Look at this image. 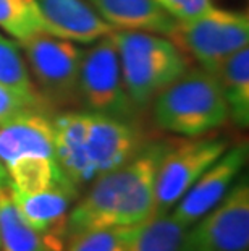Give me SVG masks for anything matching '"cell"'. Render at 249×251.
Listing matches in <instances>:
<instances>
[{
  "label": "cell",
  "instance_id": "obj_13",
  "mask_svg": "<svg viewBox=\"0 0 249 251\" xmlns=\"http://www.w3.org/2000/svg\"><path fill=\"white\" fill-rule=\"evenodd\" d=\"M29 157H55L52 114L33 112L0 126V164Z\"/></svg>",
  "mask_w": 249,
  "mask_h": 251
},
{
  "label": "cell",
  "instance_id": "obj_2",
  "mask_svg": "<svg viewBox=\"0 0 249 251\" xmlns=\"http://www.w3.org/2000/svg\"><path fill=\"white\" fill-rule=\"evenodd\" d=\"M52 126L57 162L79 191L131 161L152 140L141 122L83 109L57 112Z\"/></svg>",
  "mask_w": 249,
  "mask_h": 251
},
{
  "label": "cell",
  "instance_id": "obj_9",
  "mask_svg": "<svg viewBox=\"0 0 249 251\" xmlns=\"http://www.w3.org/2000/svg\"><path fill=\"white\" fill-rule=\"evenodd\" d=\"M191 251H249V183L240 177L219 204L188 228Z\"/></svg>",
  "mask_w": 249,
  "mask_h": 251
},
{
  "label": "cell",
  "instance_id": "obj_16",
  "mask_svg": "<svg viewBox=\"0 0 249 251\" xmlns=\"http://www.w3.org/2000/svg\"><path fill=\"white\" fill-rule=\"evenodd\" d=\"M123 251H191L188 228L170 214L151 217L128 227Z\"/></svg>",
  "mask_w": 249,
  "mask_h": 251
},
{
  "label": "cell",
  "instance_id": "obj_17",
  "mask_svg": "<svg viewBox=\"0 0 249 251\" xmlns=\"http://www.w3.org/2000/svg\"><path fill=\"white\" fill-rule=\"evenodd\" d=\"M224 94L228 119L240 128L249 125V49L243 47L222 63L215 73Z\"/></svg>",
  "mask_w": 249,
  "mask_h": 251
},
{
  "label": "cell",
  "instance_id": "obj_22",
  "mask_svg": "<svg viewBox=\"0 0 249 251\" xmlns=\"http://www.w3.org/2000/svg\"><path fill=\"white\" fill-rule=\"evenodd\" d=\"M154 2L177 21L193 20L214 7L212 0H154Z\"/></svg>",
  "mask_w": 249,
  "mask_h": 251
},
{
  "label": "cell",
  "instance_id": "obj_1",
  "mask_svg": "<svg viewBox=\"0 0 249 251\" xmlns=\"http://www.w3.org/2000/svg\"><path fill=\"white\" fill-rule=\"evenodd\" d=\"M172 141L151 140L136 156L86 186L68 212L63 227L67 247L79 235L126 228L152 217L158 164Z\"/></svg>",
  "mask_w": 249,
  "mask_h": 251
},
{
  "label": "cell",
  "instance_id": "obj_14",
  "mask_svg": "<svg viewBox=\"0 0 249 251\" xmlns=\"http://www.w3.org/2000/svg\"><path fill=\"white\" fill-rule=\"evenodd\" d=\"M113 29L147 31L170 37L177 20L154 0H86Z\"/></svg>",
  "mask_w": 249,
  "mask_h": 251
},
{
  "label": "cell",
  "instance_id": "obj_15",
  "mask_svg": "<svg viewBox=\"0 0 249 251\" xmlns=\"http://www.w3.org/2000/svg\"><path fill=\"white\" fill-rule=\"evenodd\" d=\"M0 251H60L33 230L12 196V181L0 164Z\"/></svg>",
  "mask_w": 249,
  "mask_h": 251
},
{
  "label": "cell",
  "instance_id": "obj_7",
  "mask_svg": "<svg viewBox=\"0 0 249 251\" xmlns=\"http://www.w3.org/2000/svg\"><path fill=\"white\" fill-rule=\"evenodd\" d=\"M170 39L215 75L230 55L248 47L249 15L212 7L193 20L177 21Z\"/></svg>",
  "mask_w": 249,
  "mask_h": 251
},
{
  "label": "cell",
  "instance_id": "obj_5",
  "mask_svg": "<svg viewBox=\"0 0 249 251\" xmlns=\"http://www.w3.org/2000/svg\"><path fill=\"white\" fill-rule=\"evenodd\" d=\"M18 46L47 107L54 114L78 107L81 47L50 34H34L18 41Z\"/></svg>",
  "mask_w": 249,
  "mask_h": 251
},
{
  "label": "cell",
  "instance_id": "obj_11",
  "mask_svg": "<svg viewBox=\"0 0 249 251\" xmlns=\"http://www.w3.org/2000/svg\"><path fill=\"white\" fill-rule=\"evenodd\" d=\"M45 34L92 44L113 31L86 0H33Z\"/></svg>",
  "mask_w": 249,
  "mask_h": 251
},
{
  "label": "cell",
  "instance_id": "obj_19",
  "mask_svg": "<svg viewBox=\"0 0 249 251\" xmlns=\"http://www.w3.org/2000/svg\"><path fill=\"white\" fill-rule=\"evenodd\" d=\"M0 28L15 39L45 34L33 0H0Z\"/></svg>",
  "mask_w": 249,
  "mask_h": 251
},
{
  "label": "cell",
  "instance_id": "obj_8",
  "mask_svg": "<svg viewBox=\"0 0 249 251\" xmlns=\"http://www.w3.org/2000/svg\"><path fill=\"white\" fill-rule=\"evenodd\" d=\"M228 146L230 143L224 136L205 135L172 143L157 169L152 217L170 214L191 185Z\"/></svg>",
  "mask_w": 249,
  "mask_h": 251
},
{
  "label": "cell",
  "instance_id": "obj_10",
  "mask_svg": "<svg viewBox=\"0 0 249 251\" xmlns=\"http://www.w3.org/2000/svg\"><path fill=\"white\" fill-rule=\"evenodd\" d=\"M248 161V144L228 146V149L204 170L183 198L177 202L170 216L189 228L201 217L215 207L241 177Z\"/></svg>",
  "mask_w": 249,
  "mask_h": 251
},
{
  "label": "cell",
  "instance_id": "obj_12",
  "mask_svg": "<svg viewBox=\"0 0 249 251\" xmlns=\"http://www.w3.org/2000/svg\"><path fill=\"white\" fill-rule=\"evenodd\" d=\"M79 195L81 191L73 183L58 185L33 195L20 193L12 185V196L21 217L33 230L47 238L60 251H65L63 227H65L68 212Z\"/></svg>",
  "mask_w": 249,
  "mask_h": 251
},
{
  "label": "cell",
  "instance_id": "obj_21",
  "mask_svg": "<svg viewBox=\"0 0 249 251\" xmlns=\"http://www.w3.org/2000/svg\"><path fill=\"white\" fill-rule=\"evenodd\" d=\"M33 112L52 114L42 105L36 104L33 100L17 94L15 91L5 88L3 84H0V126L20 119V117L33 114Z\"/></svg>",
  "mask_w": 249,
  "mask_h": 251
},
{
  "label": "cell",
  "instance_id": "obj_3",
  "mask_svg": "<svg viewBox=\"0 0 249 251\" xmlns=\"http://www.w3.org/2000/svg\"><path fill=\"white\" fill-rule=\"evenodd\" d=\"M125 86L141 112L189 68L184 52L167 36L135 29H113Z\"/></svg>",
  "mask_w": 249,
  "mask_h": 251
},
{
  "label": "cell",
  "instance_id": "obj_20",
  "mask_svg": "<svg viewBox=\"0 0 249 251\" xmlns=\"http://www.w3.org/2000/svg\"><path fill=\"white\" fill-rule=\"evenodd\" d=\"M126 228H105L79 235L68 245L65 251H123Z\"/></svg>",
  "mask_w": 249,
  "mask_h": 251
},
{
  "label": "cell",
  "instance_id": "obj_4",
  "mask_svg": "<svg viewBox=\"0 0 249 251\" xmlns=\"http://www.w3.org/2000/svg\"><path fill=\"white\" fill-rule=\"evenodd\" d=\"M151 105L160 130L184 138L204 136L228 120L219 79L203 67L188 68Z\"/></svg>",
  "mask_w": 249,
  "mask_h": 251
},
{
  "label": "cell",
  "instance_id": "obj_18",
  "mask_svg": "<svg viewBox=\"0 0 249 251\" xmlns=\"http://www.w3.org/2000/svg\"><path fill=\"white\" fill-rule=\"evenodd\" d=\"M0 84L52 112L47 107L44 99L41 98L39 91L31 78L29 68L21 54L18 42H13L3 34H0Z\"/></svg>",
  "mask_w": 249,
  "mask_h": 251
},
{
  "label": "cell",
  "instance_id": "obj_6",
  "mask_svg": "<svg viewBox=\"0 0 249 251\" xmlns=\"http://www.w3.org/2000/svg\"><path fill=\"white\" fill-rule=\"evenodd\" d=\"M78 107L116 119L141 122V110L131 100L125 86L112 33L83 50Z\"/></svg>",
  "mask_w": 249,
  "mask_h": 251
}]
</instances>
